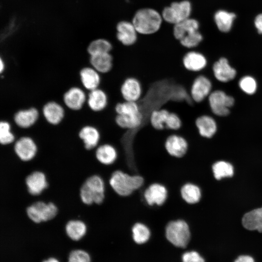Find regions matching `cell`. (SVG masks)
<instances>
[{"label": "cell", "mask_w": 262, "mask_h": 262, "mask_svg": "<svg viewBox=\"0 0 262 262\" xmlns=\"http://www.w3.org/2000/svg\"><path fill=\"white\" fill-rule=\"evenodd\" d=\"M107 183L118 195L128 196L143 187L144 179L141 175L116 170L111 174Z\"/></svg>", "instance_id": "1"}, {"label": "cell", "mask_w": 262, "mask_h": 262, "mask_svg": "<svg viewBox=\"0 0 262 262\" xmlns=\"http://www.w3.org/2000/svg\"><path fill=\"white\" fill-rule=\"evenodd\" d=\"M199 27L198 21L190 17L174 25L173 35L181 46L187 49H193L197 47L203 40Z\"/></svg>", "instance_id": "2"}, {"label": "cell", "mask_w": 262, "mask_h": 262, "mask_svg": "<svg viewBox=\"0 0 262 262\" xmlns=\"http://www.w3.org/2000/svg\"><path fill=\"white\" fill-rule=\"evenodd\" d=\"M106 183L99 175H93L88 178L82 185L80 196L82 202L86 205L95 203L101 205L106 197Z\"/></svg>", "instance_id": "3"}, {"label": "cell", "mask_w": 262, "mask_h": 262, "mask_svg": "<svg viewBox=\"0 0 262 262\" xmlns=\"http://www.w3.org/2000/svg\"><path fill=\"white\" fill-rule=\"evenodd\" d=\"M163 20L162 15L156 10L143 8L135 12L131 22L138 33L149 35L160 29Z\"/></svg>", "instance_id": "4"}, {"label": "cell", "mask_w": 262, "mask_h": 262, "mask_svg": "<svg viewBox=\"0 0 262 262\" xmlns=\"http://www.w3.org/2000/svg\"><path fill=\"white\" fill-rule=\"evenodd\" d=\"M164 235L168 241L174 246L184 248L191 239L190 226L184 219L171 220L165 226Z\"/></svg>", "instance_id": "5"}, {"label": "cell", "mask_w": 262, "mask_h": 262, "mask_svg": "<svg viewBox=\"0 0 262 262\" xmlns=\"http://www.w3.org/2000/svg\"><path fill=\"white\" fill-rule=\"evenodd\" d=\"M191 12V2L184 0L171 3L164 8L161 15L163 20L174 25L190 18Z\"/></svg>", "instance_id": "6"}, {"label": "cell", "mask_w": 262, "mask_h": 262, "mask_svg": "<svg viewBox=\"0 0 262 262\" xmlns=\"http://www.w3.org/2000/svg\"><path fill=\"white\" fill-rule=\"evenodd\" d=\"M208 101L212 112L218 116L228 115L230 109L235 103L232 96L221 90L213 91L208 98Z\"/></svg>", "instance_id": "7"}, {"label": "cell", "mask_w": 262, "mask_h": 262, "mask_svg": "<svg viewBox=\"0 0 262 262\" xmlns=\"http://www.w3.org/2000/svg\"><path fill=\"white\" fill-rule=\"evenodd\" d=\"M27 216L35 223L50 220L57 215L58 208L52 202L37 201L26 209Z\"/></svg>", "instance_id": "8"}, {"label": "cell", "mask_w": 262, "mask_h": 262, "mask_svg": "<svg viewBox=\"0 0 262 262\" xmlns=\"http://www.w3.org/2000/svg\"><path fill=\"white\" fill-rule=\"evenodd\" d=\"M186 138L178 132H171L166 136L164 146L167 152L171 156L180 158L185 155L189 148Z\"/></svg>", "instance_id": "9"}, {"label": "cell", "mask_w": 262, "mask_h": 262, "mask_svg": "<svg viewBox=\"0 0 262 262\" xmlns=\"http://www.w3.org/2000/svg\"><path fill=\"white\" fill-rule=\"evenodd\" d=\"M212 83L210 79L204 75L196 76L193 80L190 89V98L196 103L204 101L211 93Z\"/></svg>", "instance_id": "10"}, {"label": "cell", "mask_w": 262, "mask_h": 262, "mask_svg": "<svg viewBox=\"0 0 262 262\" xmlns=\"http://www.w3.org/2000/svg\"><path fill=\"white\" fill-rule=\"evenodd\" d=\"M143 92L141 82L134 77L126 78L120 85V93L123 100L138 102Z\"/></svg>", "instance_id": "11"}, {"label": "cell", "mask_w": 262, "mask_h": 262, "mask_svg": "<svg viewBox=\"0 0 262 262\" xmlns=\"http://www.w3.org/2000/svg\"><path fill=\"white\" fill-rule=\"evenodd\" d=\"M143 196L148 205L160 206L166 202L168 192L164 185L159 182H153L145 188Z\"/></svg>", "instance_id": "12"}, {"label": "cell", "mask_w": 262, "mask_h": 262, "mask_svg": "<svg viewBox=\"0 0 262 262\" xmlns=\"http://www.w3.org/2000/svg\"><path fill=\"white\" fill-rule=\"evenodd\" d=\"M212 71L216 80L223 83L232 81L237 75L236 69L230 65L225 57H221L214 63Z\"/></svg>", "instance_id": "13"}, {"label": "cell", "mask_w": 262, "mask_h": 262, "mask_svg": "<svg viewBox=\"0 0 262 262\" xmlns=\"http://www.w3.org/2000/svg\"><path fill=\"white\" fill-rule=\"evenodd\" d=\"M14 151L22 161L32 160L37 152V146L34 140L28 136L21 137L15 143Z\"/></svg>", "instance_id": "14"}, {"label": "cell", "mask_w": 262, "mask_h": 262, "mask_svg": "<svg viewBox=\"0 0 262 262\" xmlns=\"http://www.w3.org/2000/svg\"><path fill=\"white\" fill-rule=\"evenodd\" d=\"M182 64L186 70L192 72H198L206 67L208 61L203 53L191 50L183 55Z\"/></svg>", "instance_id": "15"}, {"label": "cell", "mask_w": 262, "mask_h": 262, "mask_svg": "<svg viewBox=\"0 0 262 262\" xmlns=\"http://www.w3.org/2000/svg\"><path fill=\"white\" fill-rule=\"evenodd\" d=\"M116 37L124 46H130L134 44L137 39V33L132 22L121 21L116 25Z\"/></svg>", "instance_id": "16"}, {"label": "cell", "mask_w": 262, "mask_h": 262, "mask_svg": "<svg viewBox=\"0 0 262 262\" xmlns=\"http://www.w3.org/2000/svg\"><path fill=\"white\" fill-rule=\"evenodd\" d=\"M87 97L82 89L74 86L70 88L65 93L63 101L69 109L78 111L82 108L87 101Z\"/></svg>", "instance_id": "17"}, {"label": "cell", "mask_w": 262, "mask_h": 262, "mask_svg": "<svg viewBox=\"0 0 262 262\" xmlns=\"http://www.w3.org/2000/svg\"><path fill=\"white\" fill-rule=\"evenodd\" d=\"M95 157L101 164L110 166L114 164L118 158V151L111 143H105L97 147Z\"/></svg>", "instance_id": "18"}, {"label": "cell", "mask_w": 262, "mask_h": 262, "mask_svg": "<svg viewBox=\"0 0 262 262\" xmlns=\"http://www.w3.org/2000/svg\"><path fill=\"white\" fill-rule=\"evenodd\" d=\"M28 192L32 195H40L48 187L46 177L41 171L33 172L25 179Z\"/></svg>", "instance_id": "19"}, {"label": "cell", "mask_w": 262, "mask_h": 262, "mask_svg": "<svg viewBox=\"0 0 262 262\" xmlns=\"http://www.w3.org/2000/svg\"><path fill=\"white\" fill-rule=\"evenodd\" d=\"M199 134L202 137L210 138L216 132L217 125L215 119L211 115H202L195 121Z\"/></svg>", "instance_id": "20"}, {"label": "cell", "mask_w": 262, "mask_h": 262, "mask_svg": "<svg viewBox=\"0 0 262 262\" xmlns=\"http://www.w3.org/2000/svg\"><path fill=\"white\" fill-rule=\"evenodd\" d=\"M42 113L46 121L53 125L60 123L65 116L64 108L54 101L46 103L43 107Z\"/></svg>", "instance_id": "21"}, {"label": "cell", "mask_w": 262, "mask_h": 262, "mask_svg": "<svg viewBox=\"0 0 262 262\" xmlns=\"http://www.w3.org/2000/svg\"><path fill=\"white\" fill-rule=\"evenodd\" d=\"M38 117L39 113L37 109L31 107L16 112L14 115V120L19 127L27 129L33 125Z\"/></svg>", "instance_id": "22"}, {"label": "cell", "mask_w": 262, "mask_h": 262, "mask_svg": "<svg viewBox=\"0 0 262 262\" xmlns=\"http://www.w3.org/2000/svg\"><path fill=\"white\" fill-rule=\"evenodd\" d=\"M86 101L91 110L95 112H99L107 107L108 104V97L103 90L98 88L90 91Z\"/></svg>", "instance_id": "23"}, {"label": "cell", "mask_w": 262, "mask_h": 262, "mask_svg": "<svg viewBox=\"0 0 262 262\" xmlns=\"http://www.w3.org/2000/svg\"><path fill=\"white\" fill-rule=\"evenodd\" d=\"M79 136L83 141L84 147L87 150L97 147L101 138L98 130L91 125L83 127L79 132Z\"/></svg>", "instance_id": "24"}, {"label": "cell", "mask_w": 262, "mask_h": 262, "mask_svg": "<svg viewBox=\"0 0 262 262\" xmlns=\"http://www.w3.org/2000/svg\"><path fill=\"white\" fill-rule=\"evenodd\" d=\"M100 74L93 67L81 69L80 76L83 87L89 91L99 88L101 82Z\"/></svg>", "instance_id": "25"}, {"label": "cell", "mask_w": 262, "mask_h": 262, "mask_svg": "<svg viewBox=\"0 0 262 262\" xmlns=\"http://www.w3.org/2000/svg\"><path fill=\"white\" fill-rule=\"evenodd\" d=\"M116 125L121 129L133 131L139 128L144 121L142 112L131 115H116L115 119Z\"/></svg>", "instance_id": "26"}, {"label": "cell", "mask_w": 262, "mask_h": 262, "mask_svg": "<svg viewBox=\"0 0 262 262\" xmlns=\"http://www.w3.org/2000/svg\"><path fill=\"white\" fill-rule=\"evenodd\" d=\"M91 66L100 74L109 73L113 67V57L110 53H105L90 56Z\"/></svg>", "instance_id": "27"}, {"label": "cell", "mask_w": 262, "mask_h": 262, "mask_svg": "<svg viewBox=\"0 0 262 262\" xmlns=\"http://www.w3.org/2000/svg\"><path fill=\"white\" fill-rule=\"evenodd\" d=\"M236 17L235 13L221 9L214 13L213 19L219 31L227 33L231 30Z\"/></svg>", "instance_id": "28"}, {"label": "cell", "mask_w": 262, "mask_h": 262, "mask_svg": "<svg viewBox=\"0 0 262 262\" xmlns=\"http://www.w3.org/2000/svg\"><path fill=\"white\" fill-rule=\"evenodd\" d=\"M180 193L182 199L190 205L198 203L202 197L200 187L191 182H187L182 185L180 189Z\"/></svg>", "instance_id": "29"}, {"label": "cell", "mask_w": 262, "mask_h": 262, "mask_svg": "<svg viewBox=\"0 0 262 262\" xmlns=\"http://www.w3.org/2000/svg\"><path fill=\"white\" fill-rule=\"evenodd\" d=\"M242 224L247 229L262 232V207L252 210L244 214Z\"/></svg>", "instance_id": "30"}, {"label": "cell", "mask_w": 262, "mask_h": 262, "mask_svg": "<svg viewBox=\"0 0 262 262\" xmlns=\"http://www.w3.org/2000/svg\"><path fill=\"white\" fill-rule=\"evenodd\" d=\"M170 111L165 108L155 109L149 115L150 124L154 130L161 131L165 130V125Z\"/></svg>", "instance_id": "31"}, {"label": "cell", "mask_w": 262, "mask_h": 262, "mask_svg": "<svg viewBox=\"0 0 262 262\" xmlns=\"http://www.w3.org/2000/svg\"><path fill=\"white\" fill-rule=\"evenodd\" d=\"M131 236L133 240L137 244H143L147 242L151 235L149 227L146 224L137 222L131 227Z\"/></svg>", "instance_id": "32"}, {"label": "cell", "mask_w": 262, "mask_h": 262, "mask_svg": "<svg viewBox=\"0 0 262 262\" xmlns=\"http://www.w3.org/2000/svg\"><path fill=\"white\" fill-rule=\"evenodd\" d=\"M87 228L85 224L79 220H71L66 225L67 235L72 240L78 241L84 236Z\"/></svg>", "instance_id": "33"}, {"label": "cell", "mask_w": 262, "mask_h": 262, "mask_svg": "<svg viewBox=\"0 0 262 262\" xmlns=\"http://www.w3.org/2000/svg\"><path fill=\"white\" fill-rule=\"evenodd\" d=\"M113 49L111 42L107 39L99 38L90 43L87 47V52L90 56L96 54L110 53Z\"/></svg>", "instance_id": "34"}, {"label": "cell", "mask_w": 262, "mask_h": 262, "mask_svg": "<svg viewBox=\"0 0 262 262\" xmlns=\"http://www.w3.org/2000/svg\"><path fill=\"white\" fill-rule=\"evenodd\" d=\"M115 111L119 115H131L142 112L138 102L126 100L117 103Z\"/></svg>", "instance_id": "35"}, {"label": "cell", "mask_w": 262, "mask_h": 262, "mask_svg": "<svg viewBox=\"0 0 262 262\" xmlns=\"http://www.w3.org/2000/svg\"><path fill=\"white\" fill-rule=\"evenodd\" d=\"M215 178L220 180L224 177H230L233 175L232 165L224 161H219L214 164L212 166Z\"/></svg>", "instance_id": "36"}, {"label": "cell", "mask_w": 262, "mask_h": 262, "mask_svg": "<svg viewBox=\"0 0 262 262\" xmlns=\"http://www.w3.org/2000/svg\"><path fill=\"white\" fill-rule=\"evenodd\" d=\"M238 86L244 93L248 95L254 94L258 89L257 80L250 75L242 77L238 82Z\"/></svg>", "instance_id": "37"}, {"label": "cell", "mask_w": 262, "mask_h": 262, "mask_svg": "<svg viewBox=\"0 0 262 262\" xmlns=\"http://www.w3.org/2000/svg\"><path fill=\"white\" fill-rule=\"evenodd\" d=\"M15 136L11 131L10 124L6 121H1L0 123V142L5 145L13 143Z\"/></svg>", "instance_id": "38"}, {"label": "cell", "mask_w": 262, "mask_h": 262, "mask_svg": "<svg viewBox=\"0 0 262 262\" xmlns=\"http://www.w3.org/2000/svg\"><path fill=\"white\" fill-rule=\"evenodd\" d=\"M182 126V121L179 115L170 112L165 125V130L171 132H178Z\"/></svg>", "instance_id": "39"}, {"label": "cell", "mask_w": 262, "mask_h": 262, "mask_svg": "<svg viewBox=\"0 0 262 262\" xmlns=\"http://www.w3.org/2000/svg\"><path fill=\"white\" fill-rule=\"evenodd\" d=\"M67 262H91V259L86 251L77 249L70 253Z\"/></svg>", "instance_id": "40"}, {"label": "cell", "mask_w": 262, "mask_h": 262, "mask_svg": "<svg viewBox=\"0 0 262 262\" xmlns=\"http://www.w3.org/2000/svg\"><path fill=\"white\" fill-rule=\"evenodd\" d=\"M182 260L183 262H205L203 258L195 251L185 252L182 255Z\"/></svg>", "instance_id": "41"}, {"label": "cell", "mask_w": 262, "mask_h": 262, "mask_svg": "<svg viewBox=\"0 0 262 262\" xmlns=\"http://www.w3.org/2000/svg\"><path fill=\"white\" fill-rule=\"evenodd\" d=\"M254 24L258 33L262 34V13H260L255 16Z\"/></svg>", "instance_id": "42"}, {"label": "cell", "mask_w": 262, "mask_h": 262, "mask_svg": "<svg viewBox=\"0 0 262 262\" xmlns=\"http://www.w3.org/2000/svg\"><path fill=\"white\" fill-rule=\"evenodd\" d=\"M234 262H255L254 259L248 255H241L239 256Z\"/></svg>", "instance_id": "43"}, {"label": "cell", "mask_w": 262, "mask_h": 262, "mask_svg": "<svg viewBox=\"0 0 262 262\" xmlns=\"http://www.w3.org/2000/svg\"><path fill=\"white\" fill-rule=\"evenodd\" d=\"M5 69V64L4 62L3 61L1 58H0V73H2V72Z\"/></svg>", "instance_id": "44"}, {"label": "cell", "mask_w": 262, "mask_h": 262, "mask_svg": "<svg viewBox=\"0 0 262 262\" xmlns=\"http://www.w3.org/2000/svg\"><path fill=\"white\" fill-rule=\"evenodd\" d=\"M43 262H59V261L54 258H50Z\"/></svg>", "instance_id": "45"}]
</instances>
